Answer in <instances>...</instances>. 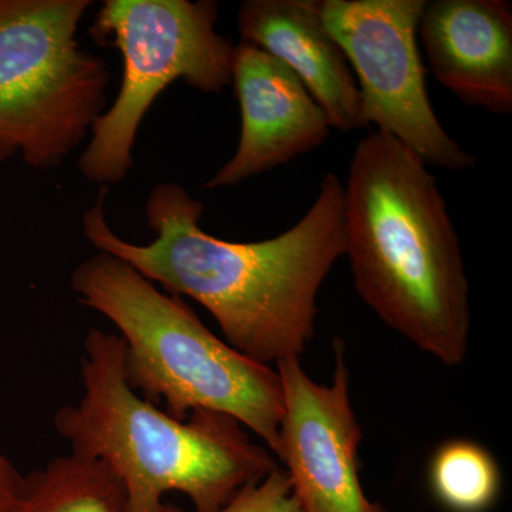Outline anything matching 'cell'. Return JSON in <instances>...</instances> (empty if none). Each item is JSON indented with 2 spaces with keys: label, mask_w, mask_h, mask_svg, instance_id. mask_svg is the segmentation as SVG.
<instances>
[{
  "label": "cell",
  "mask_w": 512,
  "mask_h": 512,
  "mask_svg": "<svg viewBox=\"0 0 512 512\" xmlns=\"http://www.w3.org/2000/svg\"><path fill=\"white\" fill-rule=\"evenodd\" d=\"M22 480L15 464L8 457L0 454V512H10L16 493Z\"/></svg>",
  "instance_id": "cell-15"
},
{
  "label": "cell",
  "mask_w": 512,
  "mask_h": 512,
  "mask_svg": "<svg viewBox=\"0 0 512 512\" xmlns=\"http://www.w3.org/2000/svg\"><path fill=\"white\" fill-rule=\"evenodd\" d=\"M231 83L241 109V137L234 156L205 190L237 187L315 150L329 137V121L301 80L259 47L235 45Z\"/></svg>",
  "instance_id": "cell-9"
},
{
  "label": "cell",
  "mask_w": 512,
  "mask_h": 512,
  "mask_svg": "<svg viewBox=\"0 0 512 512\" xmlns=\"http://www.w3.org/2000/svg\"><path fill=\"white\" fill-rule=\"evenodd\" d=\"M343 239L356 291L377 318L444 365H461L471 308L460 239L427 164L386 131L353 153Z\"/></svg>",
  "instance_id": "cell-2"
},
{
  "label": "cell",
  "mask_w": 512,
  "mask_h": 512,
  "mask_svg": "<svg viewBox=\"0 0 512 512\" xmlns=\"http://www.w3.org/2000/svg\"><path fill=\"white\" fill-rule=\"evenodd\" d=\"M10 512H130L126 488L106 463L72 453L22 476Z\"/></svg>",
  "instance_id": "cell-12"
},
{
  "label": "cell",
  "mask_w": 512,
  "mask_h": 512,
  "mask_svg": "<svg viewBox=\"0 0 512 512\" xmlns=\"http://www.w3.org/2000/svg\"><path fill=\"white\" fill-rule=\"evenodd\" d=\"M214 0H106L90 33L123 57L120 92L94 121L92 140L77 158L90 183L119 184L133 167L141 123L157 97L183 80L202 93L232 82L235 45L215 30Z\"/></svg>",
  "instance_id": "cell-6"
},
{
  "label": "cell",
  "mask_w": 512,
  "mask_h": 512,
  "mask_svg": "<svg viewBox=\"0 0 512 512\" xmlns=\"http://www.w3.org/2000/svg\"><path fill=\"white\" fill-rule=\"evenodd\" d=\"M218 512H303L288 474L275 468L264 480L247 485Z\"/></svg>",
  "instance_id": "cell-14"
},
{
  "label": "cell",
  "mask_w": 512,
  "mask_h": 512,
  "mask_svg": "<svg viewBox=\"0 0 512 512\" xmlns=\"http://www.w3.org/2000/svg\"><path fill=\"white\" fill-rule=\"evenodd\" d=\"M92 0H0V143L35 170L60 167L106 107V60L76 35Z\"/></svg>",
  "instance_id": "cell-5"
},
{
  "label": "cell",
  "mask_w": 512,
  "mask_h": 512,
  "mask_svg": "<svg viewBox=\"0 0 512 512\" xmlns=\"http://www.w3.org/2000/svg\"><path fill=\"white\" fill-rule=\"evenodd\" d=\"M332 383L313 382L299 357L276 363L282 394L281 454L303 512H390L370 501L359 476L362 429L350 402L345 343L333 340Z\"/></svg>",
  "instance_id": "cell-8"
},
{
  "label": "cell",
  "mask_w": 512,
  "mask_h": 512,
  "mask_svg": "<svg viewBox=\"0 0 512 512\" xmlns=\"http://www.w3.org/2000/svg\"><path fill=\"white\" fill-rule=\"evenodd\" d=\"M419 33L437 82L468 106L512 110V6L507 0H434Z\"/></svg>",
  "instance_id": "cell-10"
},
{
  "label": "cell",
  "mask_w": 512,
  "mask_h": 512,
  "mask_svg": "<svg viewBox=\"0 0 512 512\" xmlns=\"http://www.w3.org/2000/svg\"><path fill=\"white\" fill-rule=\"evenodd\" d=\"M0 161H3L2 143H0Z\"/></svg>",
  "instance_id": "cell-16"
},
{
  "label": "cell",
  "mask_w": 512,
  "mask_h": 512,
  "mask_svg": "<svg viewBox=\"0 0 512 512\" xmlns=\"http://www.w3.org/2000/svg\"><path fill=\"white\" fill-rule=\"evenodd\" d=\"M429 481L434 497L451 512H485L497 501L501 471L497 461L474 441L441 444L431 458Z\"/></svg>",
  "instance_id": "cell-13"
},
{
  "label": "cell",
  "mask_w": 512,
  "mask_h": 512,
  "mask_svg": "<svg viewBox=\"0 0 512 512\" xmlns=\"http://www.w3.org/2000/svg\"><path fill=\"white\" fill-rule=\"evenodd\" d=\"M119 335L92 328L84 339L83 396L55 414V429L72 453L103 461L120 478L130 512H183L163 503L183 493L194 512H218L278 464L225 414L197 410L168 416L128 386Z\"/></svg>",
  "instance_id": "cell-3"
},
{
  "label": "cell",
  "mask_w": 512,
  "mask_h": 512,
  "mask_svg": "<svg viewBox=\"0 0 512 512\" xmlns=\"http://www.w3.org/2000/svg\"><path fill=\"white\" fill-rule=\"evenodd\" d=\"M426 0H325L320 16L359 77L366 124L402 141L427 165L470 170L431 106L417 33Z\"/></svg>",
  "instance_id": "cell-7"
},
{
  "label": "cell",
  "mask_w": 512,
  "mask_h": 512,
  "mask_svg": "<svg viewBox=\"0 0 512 512\" xmlns=\"http://www.w3.org/2000/svg\"><path fill=\"white\" fill-rule=\"evenodd\" d=\"M241 42L291 69L325 113L330 127L350 133L367 126L359 87L342 47L315 0H247L238 13Z\"/></svg>",
  "instance_id": "cell-11"
},
{
  "label": "cell",
  "mask_w": 512,
  "mask_h": 512,
  "mask_svg": "<svg viewBox=\"0 0 512 512\" xmlns=\"http://www.w3.org/2000/svg\"><path fill=\"white\" fill-rule=\"evenodd\" d=\"M109 188L84 212V237L117 256L165 292L187 296L214 316L228 345L269 366L301 357L315 338L318 293L345 255L343 185L333 173L295 227L258 242H231L201 228L204 205L175 183L148 194V227L156 239L133 244L111 229Z\"/></svg>",
  "instance_id": "cell-1"
},
{
  "label": "cell",
  "mask_w": 512,
  "mask_h": 512,
  "mask_svg": "<svg viewBox=\"0 0 512 512\" xmlns=\"http://www.w3.org/2000/svg\"><path fill=\"white\" fill-rule=\"evenodd\" d=\"M79 302L110 320L124 345V377L148 402L187 420L225 414L254 431L279 458L284 394L278 372L215 336L181 296L100 252L72 274Z\"/></svg>",
  "instance_id": "cell-4"
}]
</instances>
